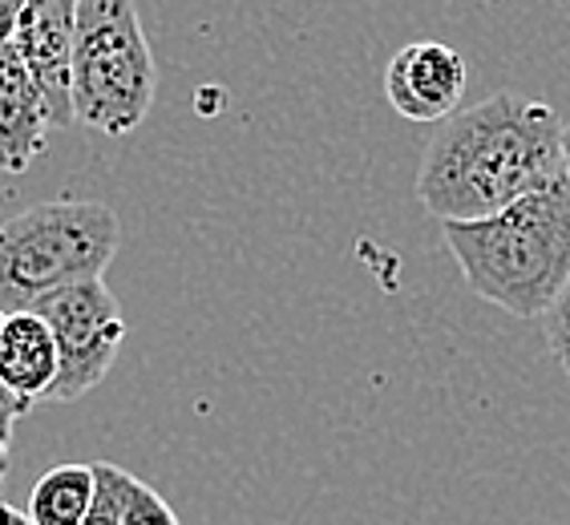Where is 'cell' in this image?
Listing matches in <instances>:
<instances>
[{
	"label": "cell",
	"mask_w": 570,
	"mask_h": 525,
	"mask_svg": "<svg viewBox=\"0 0 570 525\" xmlns=\"http://www.w3.org/2000/svg\"><path fill=\"white\" fill-rule=\"evenodd\" d=\"M465 284L505 316L542 319L570 279V187L518 198L490 219L441 222Z\"/></svg>",
	"instance_id": "2"
},
{
	"label": "cell",
	"mask_w": 570,
	"mask_h": 525,
	"mask_svg": "<svg viewBox=\"0 0 570 525\" xmlns=\"http://www.w3.org/2000/svg\"><path fill=\"white\" fill-rule=\"evenodd\" d=\"M0 324H4V316H0Z\"/></svg>",
	"instance_id": "18"
},
{
	"label": "cell",
	"mask_w": 570,
	"mask_h": 525,
	"mask_svg": "<svg viewBox=\"0 0 570 525\" xmlns=\"http://www.w3.org/2000/svg\"><path fill=\"white\" fill-rule=\"evenodd\" d=\"M29 413V405H21L17 396H9L0 388V489H4V477H9V457H12V428L17 420Z\"/></svg>",
	"instance_id": "14"
},
{
	"label": "cell",
	"mask_w": 570,
	"mask_h": 525,
	"mask_svg": "<svg viewBox=\"0 0 570 525\" xmlns=\"http://www.w3.org/2000/svg\"><path fill=\"white\" fill-rule=\"evenodd\" d=\"M0 525H33V522H29V514L12 509L9 502H0Z\"/></svg>",
	"instance_id": "16"
},
{
	"label": "cell",
	"mask_w": 570,
	"mask_h": 525,
	"mask_svg": "<svg viewBox=\"0 0 570 525\" xmlns=\"http://www.w3.org/2000/svg\"><path fill=\"white\" fill-rule=\"evenodd\" d=\"M49 106L12 44H0V170L24 175L49 142Z\"/></svg>",
	"instance_id": "8"
},
{
	"label": "cell",
	"mask_w": 570,
	"mask_h": 525,
	"mask_svg": "<svg viewBox=\"0 0 570 525\" xmlns=\"http://www.w3.org/2000/svg\"><path fill=\"white\" fill-rule=\"evenodd\" d=\"M134 473L118 469L110 460H94V502L77 525H121V509L130 497Z\"/></svg>",
	"instance_id": "11"
},
{
	"label": "cell",
	"mask_w": 570,
	"mask_h": 525,
	"mask_svg": "<svg viewBox=\"0 0 570 525\" xmlns=\"http://www.w3.org/2000/svg\"><path fill=\"white\" fill-rule=\"evenodd\" d=\"M158 69L134 0H81L69 57L73 121L101 133H130L150 113Z\"/></svg>",
	"instance_id": "4"
},
{
	"label": "cell",
	"mask_w": 570,
	"mask_h": 525,
	"mask_svg": "<svg viewBox=\"0 0 570 525\" xmlns=\"http://www.w3.org/2000/svg\"><path fill=\"white\" fill-rule=\"evenodd\" d=\"M24 4H29V0H0V44H12L17 24H21V17H24Z\"/></svg>",
	"instance_id": "15"
},
{
	"label": "cell",
	"mask_w": 570,
	"mask_h": 525,
	"mask_svg": "<svg viewBox=\"0 0 570 525\" xmlns=\"http://www.w3.org/2000/svg\"><path fill=\"white\" fill-rule=\"evenodd\" d=\"M562 178V118L547 101L502 89L441 121L421 153L417 198L433 219L473 222Z\"/></svg>",
	"instance_id": "1"
},
{
	"label": "cell",
	"mask_w": 570,
	"mask_h": 525,
	"mask_svg": "<svg viewBox=\"0 0 570 525\" xmlns=\"http://www.w3.org/2000/svg\"><path fill=\"white\" fill-rule=\"evenodd\" d=\"M465 57L453 44L413 41L396 49V57L384 69V93L389 106L405 121H445L458 113L465 98Z\"/></svg>",
	"instance_id": "6"
},
{
	"label": "cell",
	"mask_w": 570,
	"mask_h": 525,
	"mask_svg": "<svg viewBox=\"0 0 570 525\" xmlns=\"http://www.w3.org/2000/svg\"><path fill=\"white\" fill-rule=\"evenodd\" d=\"M33 311L49 324L57 344V380L45 400H57V405L81 400L106 380L126 339L118 299L101 279H89L41 299Z\"/></svg>",
	"instance_id": "5"
},
{
	"label": "cell",
	"mask_w": 570,
	"mask_h": 525,
	"mask_svg": "<svg viewBox=\"0 0 570 525\" xmlns=\"http://www.w3.org/2000/svg\"><path fill=\"white\" fill-rule=\"evenodd\" d=\"M542 328H547V344H550V351H554V360H559L562 373L570 376V279L562 284L559 299L547 307Z\"/></svg>",
	"instance_id": "13"
},
{
	"label": "cell",
	"mask_w": 570,
	"mask_h": 525,
	"mask_svg": "<svg viewBox=\"0 0 570 525\" xmlns=\"http://www.w3.org/2000/svg\"><path fill=\"white\" fill-rule=\"evenodd\" d=\"M57 380L53 331L37 311H17L0 324V388L33 408Z\"/></svg>",
	"instance_id": "9"
},
{
	"label": "cell",
	"mask_w": 570,
	"mask_h": 525,
	"mask_svg": "<svg viewBox=\"0 0 570 525\" xmlns=\"http://www.w3.org/2000/svg\"><path fill=\"white\" fill-rule=\"evenodd\" d=\"M562 166H567V187H570V121H562Z\"/></svg>",
	"instance_id": "17"
},
{
	"label": "cell",
	"mask_w": 570,
	"mask_h": 525,
	"mask_svg": "<svg viewBox=\"0 0 570 525\" xmlns=\"http://www.w3.org/2000/svg\"><path fill=\"white\" fill-rule=\"evenodd\" d=\"M81 0H29L24 17L17 24L12 49L21 53L24 69L33 73L41 89L53 130L73 126L69 110V57H73V29Z\"/></svg>",
	"instance_id": "7"
},
{
	"label": "cell",
	"mask_w": 570,
	"mask_h": 525,
	"mask_svg": "<svg viewBox=\"0 0 570 525\" xmlns=\"http://www.w3.org/2000/svg\"><path fill=\"white\" fill-rule=\"evenodd\" d=\"M121 525H183L175 517V509L166 505V497L158 489H150L146 482L134 477L126 509H121Z\"/></svg>",
	"instance_id": "12"
},
{
	"label": "cell",
	"mask_w": 570,
	"mask_h": 525,
	"mask_svg": "<svg viewBox=\"0 0 570 525\" xmlns=\"http://www.w3.org/2000/svg\"><path fill=\"white\" fill-rule=\"evenodd\" d=\"M118 239V215L89 198L37 202L0 222V316L33 311L66 287L101 279Z\"/></svg>",
	"instance_id": "3"
},
{
	"label": "cell",
	"mask_w": 570,
	"mask_h": 525,
	"mask_svg": "<svg viewBox=\"0 0 570 525\" xmlns=\"http://www.w3.org/2000/svg\"><path fill=\"white\" fill-rule=\"evenodd\" d=\"M94 502V465H53L29 493V522L33 525H77Z\"/></svg>",
	"instance_id": "10"
}]
</instances>
